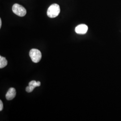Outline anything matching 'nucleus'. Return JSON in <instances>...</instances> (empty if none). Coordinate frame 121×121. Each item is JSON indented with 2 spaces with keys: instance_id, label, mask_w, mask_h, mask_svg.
Segmentation results:
<instances>
[{
  "instance_id": "obj_1",
  "label": "nucleus",
  "mask_w": 121,
  "mask_h": 121,
  "mask_svg": "<svg viewBox=\"0 0 121 121\" xmlns=\"http://www.w3.org/2000/svg\"><path fill=\"white\" fill-rule=\"evenodd\" d=\"M60 13V8L59 5L57 4H51L48 9L47 15L50 18L56 17Z\"/></svg>"
},
{
  "instance_id": "obj_2",
  "label": "nucleus",
  "mask_w": 121,
  "mask_h": 121,
  "mask_svg": "<svg viewBox=\"0 0 121 121\" xmlns=\"http://www.w3.org/2000/svg\"><path fill=\"white\" fill-rule=\"evenodd\" d=\"M29 55L32 61L34 63H38L40 60L42 54L40 51L37 49H31L29 52Z\"/></svg>"
},
{
  "instance_id": "obj_3",
  "label": "nucleus",
  "mask_w": 121,
  "mask_h": 121,
  "mask_svg": "<svg viewBox=\"0 0 121 121\" xmlns=\"http://www.w3.org/2000/svg\"><path fill=\"white\" fill-rule=\"evenodd\" d=\"M12 11L13 13L20 17H23L26 13V9L21 5L17 3L13 5Z\"/></svg>"
},
{
  "instance_id": "obj_4",
  "label": "nucleus",
  "mask_w": 121,
  "mask_h": 121,
  "mask_svg": "<svg viewBox=\"0 0 121 121\" xmlns=\"http://www.w3.org/2000/svg\"><path fill=\"white\" fill-rule=\"evenodd\" d=\"M88 30V26L85 24H80L75 29V32L78 34H85Z\"/></svg>"
},
{
  "instance_id": "obj_5",
  "label": "nucleus",
  "mask_w": 121,
  "mask_h": 121,
  "mask_svg": "<svg viewBox=\"0 0 121 121\" xmlns=\"http://www.w3.org/2000/svg\"><path fill=\"white\" fill-rule=\"evenodd\" d=\"M16 95V90L13 87H11L9 89L6 94L5 95V97L6 99L8 100H12L15 97Z\"/></svg>"
},
{
  "instance_id": "obj_6",
  "label": "nucleus",
  "mask_w": 121,
  "mask_h": 121,
  "mask_svg": "<svg viewBox=\"0 0 121 121\" xmlns=\"http://www.w3.org/2000/svg\"><path fill=\"white\" fill-rule=\"evenodd\" d=\"M8 62L7 60L6 59V58L3 57V56H0V68L2 69L4 68L7 65Z\"/></svg>"
},
{
  "instance_id": "obj_7",
  "label": "nucleus",
  "mask_w": 121,
  "mask_h": 121,
  "mask_svg": "<svg viewBox=\"0 0 121 121\" xmlns=\"http://www.w3.org/2000/svg\"><path fill=\"white\" fill-rule=\"evenodd\" d=\"M41 83L39 81H35V80H32L29 83V85H33L35 87L40 86Z\"/></svg>"
},
{
  "instance_id": "obj_8",
  "label": "nucleus",
  "mask_w": 121,
  "mask_h": 121,
  "mask_svg": "<svg viewBox=\"0 0 121 121\" xmlns=\"http://www.w3.org/2000/svg\"><path fill=\"white\" fill-rule=\"evenodd\" d=\"M36 87L33 86V85H28V86H27L26 87V91L27 92L30 93L32 91H33V90L35 89Z\"/></svg>"
},
{
  "instance_id": "obj_9",
  "label": "nucleus",
  "mask_w": 121,
  "mask_h": 121,
  "mask_svg": "<svg viewBox=\"0 0 121 121\" xmlns=\"http://www.w3.org/2000/svg\"><path fill=\"white\" fill-rule=\"evenodd\" d=\"M3 104L2 101L0 100V111H1L3 110Z\"/></svg>"
},
{
  "instance_id": "obj_10",
  "label": "nucleus",
  "mask_w": 121,
  "mask_h": 121,
  "mask_svg": "<svg viewBox=\"0 0 121 121\" xmlns=\"http://www.w3.org/2000/svg\"><path fill=\"white\" fill-rule=\"evenodd\" d=\"M1 24H2L1 19H0V28H1Z\"/></svg>"
}]
</instances>
